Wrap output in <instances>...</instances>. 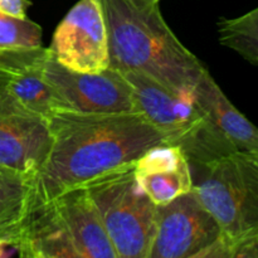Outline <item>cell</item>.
Segmentation results:
<instances>
[{
	"instance_id": "cell-7",
	"label": "cell",
	"mask_w": 258,
	"mask_h": 258,
	"mask_svg": "<svg viewBox=\"0 0 258 258\" xmlns=\"http://www.w3.org/2000/svg\"><path fill=\"white\" fill-rule=\"evenodd\" d=\"M43 77L55 111L83 115L136 112L130 85L113 68L98 73L77 72L60 66L47 52Z\"/></svg>"
},
{
	"instance_id": "cell-5",
	"label": "cell",
	"mask_w": 258,
	"mask_h": 258,
	"mask_svg": "<svg viewBox=\"0 0 258 258\" xmlns=\"http://www.w3.org/2000/svg\"><path fill=\"white\" fill-rule=\"evenodd\" d=\"M133 165L82 185L117 258H148L155 233L156 206L136 183Z\"/></svg>"
},
{
	"instance_id": "cell-4",
	"label": "cell",
	"mask_w": 258,
	"mask_h": 258,
	"mask_svg": "<svg viewBox=\"0 0 258 258\" xmlns=\"http://www.w3.org/2000/svg\"><path fill=\"white\" fill-rule=\"evenodd\" d=\"M190 170L191 191L224 237L237 242L258 234V156L232 153Z\"/></svg>"
},
{
	"instance_id": "cell-6",
	"label": "cell",
	"mask_w": 258,
	"mask_h": 258,
	"mask_svg": "<svg viewBox=\"0 0 258 258\" xmlns=\"http://www.w3.org/2000/svg\"><path fill=\"white\" fill-rule=\"evenodd\" d=\"M133 90L136 112L140 113L166 144L183 148L189 164L204 160V121L193 93H178L148 75L121 72Z\"/></svg>"
},
{
	"instance_id": "cell-19",
	"label": "cell",
	"mask_w": 258,
	"mask_h": 258,
	"mask_svg": "<svg viewBox=\"0 0 258 258\" xmlns=\"http://www.w3.org/2000/svg\"><path fill=\"white\" fill-rule=\"evenodd\" d=\"M154 2H160V0H154Z\"/></svg>"
},
{
	"instance_id": "cell-18",
	"label": "cell",
	"mask_w": 258,
	"mask_h": 258,
	"mask_svg": "<svg viewBox=\"0 0 258 258\" xmlns=\"http://www.w3.org/2000/svg\"><path fill=\"white\" fill-rule=\"evenodd\" d=\"M0 243H4V244H7V246H9V244H8L7 243V242H4V241H3V239L2 238H0ZM10 247V246H9ZM12 248H13V247H12Z\"/></svg>"
},
{
	"instance_id": "cell-12",
	"label": "cell",
	"mask_w": 258,
	"mask_h": 258,
	"mask_svg": "<svg viewBox=\"0 0 258 258\" xmlns=\"http://www.w3.org/2000/svg\"><path fill=\"white\" fill-rule=\"evenodd\" d=\"M134 176L156 207L165 206L193 189L190 164L183 148L161 143L135 160Z\"/></svg>"
},
{
	"instance_id": "cell-1",
	"label": "cell",
	"mask_w": 258,
	"mask_h": 258,
	"mask_svg": "<svg viewBox=\"0 0 258 258\" xmlns=\"http://www.w3.org/2000/svg\"><path fill=\"white\" fill-rule=\"evenodd\" d=\"M48 127L50 148L32 180L27 211L103 174L133 165L148 149L165 143L139 112L83 115L55 111Z\"/></svg>"
},
{
	"instance_id": "cell-8",
	"label": "cell",
	"mask_w": 258,
	"mask_h": 258,
	"mask_svg": "<svg viewBox=\"0 0 258 258\" xmlns=\"http://www.w3.org/2000/svg\"><path fill=\"white\" fill-rule=\"evenodd\" d=\"M221 234L216 219L189 191L156 207L155 233L148 258H202Z\"/></svg>"
},
{
	"instance_id": "cell-9",
	"label": "cell",
	"mask_w": 258,
	"mask_h": 258,
	"mask_svg": "<svg viewBox=\"0 0 258 258\" xmlns=\"http://www.w3.org/2000/svg\"><path fill=\"white\" fill-rule=\"evenodd\" d=\"M47 52L60 66L83 73L110 67L108 37L97 0H80L55 28Z\"/></svg>"
},
{
	"instance_id": "cell-11",
	"label": "cell",
	"mask_w": 258,
	"mask_h": 258,
	"mask_svg": "<svg viewBox=\"0 0 258 258\" xmlns=\"http://www.w3.org/2000/svg\"><path fill=\"white\" fill-rule=\"evenodd\" d=\"M47 48L0 52V115H25L48 121L55 112L43 77Z\"/></svg>"
},
{
	"instance_id": "cell-16",
	"label": "cell",
	"mask_w": 258,
	"mask_h": 258,
	"mask_svg": "<svg viewBox=\"0 0 258 258\" xmlns=\"http://www.w3.org/2000/svg\"><path fill=\"white\" fill-rule=\"evenodd\" d=\"M42 47V28L28 18L19 19L0 12V52Z\"/></svg>"
},
{
	"instance_id": "cell-10",
	"label": "cell",
	"mask_w": 258,
	"mask_h": 258,
	"mask_svg": "<svg viewBox=\"0 0 258 258\" xmlns=\"http://www.w3.org/2000/svg\"><path fill=\"white\" fill-rule=\"evenodd\" d=\"M193 96L204 121L203 163L232 153L258 156L257 128L234 107L207 68L194 87Z\"/></svg>"
},
{
	"instance_id": "cell-2",
	"label": "cell",
	"mask_w": 258,
	"mask_h": 258,
	"mask_svg": "<svg viewBox=\"0 0 258 258\" xmlns=\"http://www.w3.org/2000/svg\"><path fill=\"white\" fill-rule=\"evenodd\" d=\"M108 37L110 68L136 71L178 93H193L206 70L161 15L154 0H97Z\"/></svg>"
},
{
	"instance_id": "cell-13",
	"label": "cell",
	"mask_w": 258,
	"mask_h": 258,
	"mask_svg": "<svg viewBox=\"0 0 258 258\" xmlns=\"http://www.w3.org/2000/svg\"><path fill=\"white\" fill-rule=\"evenodd\" d=\"M48 121L25 115H0V165L34 178L50 148Z\"/></svg>"
},
{
	"instance_id": "cell-17",
	"label": "cell",
	"mask_w": 258,
	"mask_h": 258,
	"mask_svg": "<svg viewBox=\"0 0 258 258\" xmlns=\"http://www.w3.org/2000/svg\"><path fill=\"white\" fill-rule=\"evenodd\" d=\"M29 5L28 0H0V12L19 19H25Z\"/></svg>"
},
{
	"instance_id": "cell-15",
	"label": "cell",
	"mask_w": 258,
	"mask_h": 258,
	"mask_svg": "<svg viewBox=\"0 0 258 258\" xmlns=\"http://www.w3.org/2000/svg\"><path fill=\"white\" fill-rule=\"evenodd\" d=\"M219 43L236 50L254 67L258 66V9L241 17L221 18L217 23Z\"/></svg>"
},
{
	"instance_id": "cell-3",
	"label": "cell",
	"mask_w": 258,
	"mask_h": 258,
	"mask_svg": "<svg viewBox=\"0 0 258 258\" xmlns=\"http://www.w3.org/2000/svg\"><path fill=\"white\" fill-rule=\"evenodd\" d=\"M14 248L29 258H117L83 186L28 209Z\"/></svg>"
},
{
	"instance_id": "cell-14",
	"label": "cell",
	"mask_w": 258,
	"mask_h": 258,
	"mask_svg": "<svg viewBox=\"0 0 258 258\" xmlns=\"http://www.w3.org/2000/svg\"><path fill=\"white\" fill-rule=\"evenodd\" d=\"M32 178L0 165V238L14 248L15 238L27 211Z\"/></svg>"
}]
</instances>
